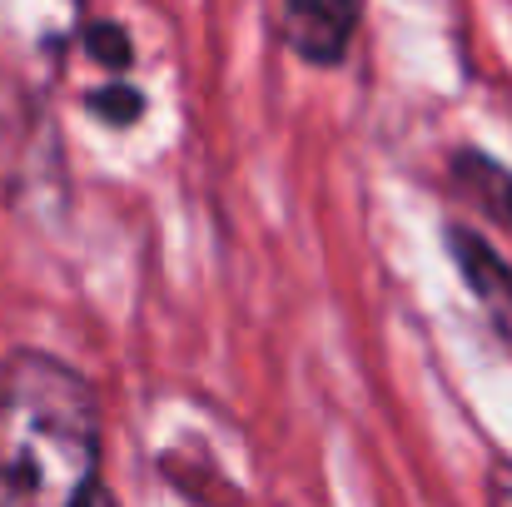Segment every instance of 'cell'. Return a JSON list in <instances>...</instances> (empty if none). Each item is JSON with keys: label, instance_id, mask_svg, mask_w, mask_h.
<instances>
[{"label": "cell", "instance_id": "9c48e42d", "mask_svg": "<svg viewBox=\"0 0 512 507\" xmlns=\"http://www.w3.org/2000/svg\"><path fill=\"white\" fill-rule=\"evenodd\" d=\"M80 507H115V498H110L105 488H95V493H90V498H85V503H80Z\"/></svg>", "mask_w": 512, "mask_h": 507}, {"label": "cell", "instance_id": "ba28073f", "mask_svg": "<svg viewBox=\"0 0 512 507\" xmlns=\"http://www.w3.org/2000/svg\"><path fill=\"white\" fill-rule=\"evenodd\" d=\"M488 507H512V463H498L488 473Z\"/></svg>", "mask_w": 512, "mask_h": 507}, {"label": "cell", "instance_id": "6da1fadb", "mask_svg": "<svg viewBox=\"0 0 512 507\" xmlns=\"http://www.w3.org/2000/svg\"><path fill=\"white\" fill-rule=\"evenodd\" d=\"M100 488V403L80 368L15 348L0 358V507H80Z\"/></svg>", "mask_w": 512, "mask_h": 507}, {"label": "cell", "instance_id": "5b68a950", "mask_svg": "<svg viewBox=\"0 0 512 507\" xmlns=\"http://www.w3.org/2000/svg\"><path fill=\"white\" fill-rule=\"evenodd\" d=\"M453 179H458V189L488 219H498V224L512 229V169L508 165H498V160H488L478 150H458L453 155Z\"/></svg>", "mask_w": 512, "mask_h": 507}, {"label": "cell", "instance_id": "277c9868", "mask_svg": "<svg viewBox=\"0 0 512 507\" xmlns=\"http://www.w3.org/2000/svg\"><path fill=\"white\" fill-rule=\"evenodd\" d=\"M363 0H284V45L304 65H339L358 35Z\"/></svg>", "mask_w": 512, "mask_h": 507}, {"label": "cell", "instance_id": "8992f818", "mask_svg": "<svg viewBox=\"0 0 512 507\" xmlns=\"http://www.w3.org/2000/svg\"><path fill=\"white\" fill-rule=\"evenodd\" d=\"M85 50H90V60L105 65V70H130V65H135V40H130V30L115 25V20H90V25H85Z\"/></svg>", "mask_w": 512, "mask_h": 507}, {"label": "cell", "instance_id": "52a82bcc", "mask_svg": "<svg viewBox=\"0 0 512 507\" xmlns=\"http://www.w3.org/2000/svg\"><path fill=\"white\" fill-rule=\"evenodd\" d=\"M90 115L95 120H105V125H115V130H125V125H135L140 115H145V95L135 90V85H125V80H115V85H100V90H90Z\"/></svg>", "mask_w": 512, "mask_h": 507}, {"label": "cell", "instance_id": "7a4b0ae2", "mask_svg": "<svg viewBox=\"0 0 512 507\" xmlns=\"http://www.w3.org/2000/svg\"><path fill=\"white\" fill-rule=\"evenodd\" d=\"M85 25V0H0V105L40 110Z\"/></svg>", "mask_w": 512, "mask_h": 507}, {"label": "cell", "instance_id": "3957f363", "mask_svg": "<svg viewBox=\"0 0 512 507\" xmlns=\"http://www.w3.org/2000/svg\"><path fill=\"white\" fill-rule=\"evenodd\" d=\"M443 244H448V254H453V264H458L468 294H473L478 309L488 314L493 334L512 348V264L478 229H468V224H448Z\"/></svg>", "mask_w": 512, "mask_h": 507}]
</instances>
